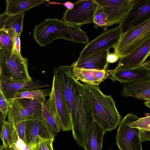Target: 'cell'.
<instances>
[{
  "mask_svg": "<svg viewBox=\"0 0 150 150\" xmlns=\"http://www.w3.org/2000/svg\"><path fill=\"white\" fill-rule=\"evenodd\" d=\"M71 64L54 69L70 115L72 134L79 146L87 150L90 129L94 121L92 109L83 83L77 80Z\"/></svg>",
  "mask_w": 150,
  "mask_h": 150,
  "instance_id": "obj_1",
  "label": "cell"
},
{
  "mask_svg": "<svg viewBox=\"0 0 150 150\" xmlns=\"http://www.w3.org/2000/svg\"><path fill=\"white\" fill-rule=\"evenodd\" d=\"M91 107L94 120L102 128L104 133L115 129L122 119L110 95L104 94L98 86L83 83Z\"/></svg>",
  "mask_w": 150,
  "mask_h": 150,
  "instance_id": "obj_2",
  "label": "cell"
},
{
  "mask_svg": "<svg viewBox=\"0 0 150 150\" xmlns=\"http://www.w3.org/2000/svg\"><path fill=\"white\" fill-rule=\"evenodd\" d=\"M0 76L21 83L33 81L28 72L27 58L8 51L0 44Z\"/></svg>",
  "mask_w": 150,
  "mask_h": 150,
  "instance_id": "obj_3",
  "label": "cell"
},
{
  "mask_svg": "<svg viewBox=\"0 0 150 150\" xmlns=\"http://www.w3.org/2000/svg\"><path fill=\"white\" fill-rule=\"evenodd\" d=\"M150 39V19L121 33L119 40L113 47V53L120 58L132 53Z\"/></svg>",
  "mask_w": 150,
  "mask_h": 150,
  "instance_id": "obj_4",
  "label": "cell"
},
{
  "mask_svg": "<svg viewBox=\"0 0 150 150\" xmlns=\"http://www.w3.org/2000/svg\"><path fill=\"white\" fill-rule=\"evenodd\" d=\"M33 37L36 42L41 47L45 46L58 39L73 41L66 23L57 18L46 19L35 26Z\"/></svg>",
  "mask_w": 150,
  "mask_h": 150,
  "instance_id": "obj_5",
  "label": "cell"
},
{
  "mask_svg": "<svg viewBox=\"0 0 150 150\" xmlns=\"http://www.w3.org/2000/svg\"><path fill=\"white\" fill-rule=\"evenodd\" d=\"M139 117L132 113L122 118L118 125L116 135V144L120 150H142L139 130L128 125Z\"/></svg>",
  "mask_w": 150,
  "mask_h": 150,
  "instance_id": "obj_6",
  "label": "cell"
},
{
  "mask_svg": "<svg viewBox=\"0 0 150 150\" xmlns=\"http://www.w3.org/2000/svg\"><path fill=\"white\" fill-rule=\"evenodd\" d=\"M74 4L72 9H67L64 12L63 21L67 24L81 26L93 23L97 6L95 0H79Z\"/></svg>",
  "mask_w": 150,
  "mask_h": 150,
  "instance_id": "obj_7",
  "label": "cell"
},
{
  "mask_svg": "<svg viewBox=\"0 0 150 150\" xmlns=\"http://www.w3.org/2000/svg\"><path fill=\"white\" fill-rule=\"evenodd\" d=\"M150 19V0H133L129 9L118 26L124 33Z\"/></svg>",
  "mask_w": 150,
  "mask_h": 150,
  "instance_id": "obj_8",
  "label": "cell"
},
{
  "mask_svg": "<svg viewBox=\"0 0 150 150\" xmlns=\"http://www.w3.org/2000/svg\"><path fill=\"white\" fill-rule=\"evenodd\" d=\"M121 33L118 26L104 30L96 38L89 42L80 52L77 61L94 53L113 47L117 42Z\"/></svg>",
  "mask_w": 150,
  "mask_h": 150,
  "instance_id": "obj_9",
  "label": "cell"
},
{
  "mask_svg": "<svg viewBox=\"0 0 150 150\" xmlns=\"http://www.w3.org/2000/svg\"><path fill=\"white\" fill-rule=\"evenodd\" d=\"M133 0H95L102 7L107 16V27L120 24L130 7Z\"/></svg>",
  "mask_w": 150,
  "mask_h": 150,
  "instance_id": "obj_10",
  "label": "cell"
},
{
  "mask_svg": "<svg viewBox=\"0 0 150 150\" xmlns=\"http://www.w3.org/2000/svg\"><path fill=\"white\" fill-rule=\"evenodd\" d=\"M52 88L54 90L57 121L60 129L63 131L71 130L70 112L58 81L54 76Z\"/></svg>",
  "mask_w": 150,
  "mask_h": 150,
  "instance_id": "obj_11",
  "label": "cell"
},
{
  "mask_svg": "<svg viewBox=\"0 0 150 150\" xmlns=\"http://www.w3.org/2000/svg\"><path fill=\"white\" fill-rule=\"evenodd\" d=\"M40 137L45 140L54 139L42 122L40 116L34 115L30 116L25 121L26 144L30 146L35 145L39 142Z\"/></svg>",
  "mask_w": 150,
  "mask_h": 150,
  "instance_id": "obj_12",
  "label": "cell"
},
{
  "mask_svg": "<svg viewBox=\"0 0 150 150\" xmlns=\"http://www.w3.org/2000/svg\"><path fill=\"white\" fill-rule=\"evenodd\" d=\"M50 85H42L33 81L21 83L11 80L0 76V89L9 102L13 99L16 94L25 91L40 89Z\"/></svg>",
  "mask_w": 150,
  "mask_h": 150,
  "instance_id": "obj_13",
  "label": "cell"
},
{
  "mask_svg": "<svg viewBox=\"0 0 150 150\" xmlns=\"http://www.w3.org/2000/svg\"><path fill=\"white\" fill-rule=\"evenodd\" d=\"M48 100L42 103V121L50 134L53 137L60 130L58 124L55 107L54 90L52 88Z\"/></svg>",
  "mask_w": 150,
  "mask_h": 150,
  "instance_id": "obj_14",
  "label": "cell"
},
{
  "mask_svg": "<svg viewBox=\"0 0 150 150\" xmlns=\"http://www.w3.org/2000/svg\"><path fill=\"white\" fill-rule=\"evenodd\" d=\"M150 39L137 50L127 56L120 59L116 67L113 72L117 70L132 69L139 67L150 56Z\"/></svg>",
  "mask_w": 150,
  "mask_h": 150,
  "instance_id": "obj_15",
  "label": "cell"
},
{
  "mask_svg": "<svg viewBox=\"0 0 150 150\" xmlns=\"http://www.w3.org/2000/svg\"><path fill=\"white\" fill-rule=\"evenodd\" d=\"M109 50H105L97 52L80 60L75 61L71 64L72 67L99 71L106 70L109 66L107 57Z\"/></svg>",
  "mask_w": 150,
  "mask_h": 150,
  "instance_id": "obj_16",
  "label": "cell"
},
{
  "mask_svg": "<svg viewBox=\"0 0 150 150\" xmlns=\"http://www.w3.org/2000/svg\"><path fill=\"white\" fill-rule=\"evenodd\" d=\"M113 70V69L102 71L73 67L71 71L77 80L86 84L98 86L111 76Z\"/></svg>",
  "mask_w": 150,
  "mask_h": 150,
  "instance_id": "obj_17",
  "label": "cell"
},
{
  "mask_svg": "<svg viewBox=\"0 0 150 150\" xmlns=\"http://www.w3.org/2000/svg\"><path fill=\"white\" fill-rule=\"evenodd\" d=\"M121 94L138 99L150 100V77L136 81L124 83Z\"/></svg>",
  "mask_w": 150,
  "mask_h": 150,
  "instance_id": "obj_18",
  "label": "cell"
},
{
  "mask_svg": "<svg viewBox=\"0 0 150 150\" xmlns=\"http://www.w3.org/2000/svg\"><path fill=\"white\" fill-rule=\"evenodd\" d=\"M110 78L113 81L124 83L150 77V71L139 67L132 69L117 70L113 72Z\"/></svg>",
  "mask_w": 150,
  "mask_h": 150,
  "instance_id": "obj_19",
  "label": "cell"
},
{
  "mask_svg": "<svg viewBox=\"0 0 150 150\" xmlns=\"http://www.w3.org/2000/svg\"><path fill=\"white\" fill-rule=\"evenodd\" d=\"M43 0H7L5 12L9 15L24 12L44 3Z\"/></svg>",
  "mask_w": 150,
  "mask_h": 150,
  "instance_id": "obj_20",
  "label": "cell"
},
{
  "mask_svg": "<svg viewBox=\"0 0 150 150\" xmlns=\"http://www.w3.org/2000/svg\"><path fill=\"white\" fill-rule=\"evenodd\" d=\"M10 106L7 114L8 121L13 124L25 121L30 115L18 99H14L9 102Z\"/></svg>",
  "mask_w": 150,
  "mask_h": 150,
  "instance_id": "obj_21",
  "label": "cell"
},
{
  "mask_svg": "<svg viewBox=\"0 0 150 150\" xmlns=\"http://www.w3.org/2000/svg\"><path fill=\"white\" fill-rule=\"evenodd\" d=\"M104 134L100 125L94 121L90 130L87 150H102Z\"/></svg>",
  "mask_w": 150,
  "mask_h": 150,
  "instance_id": "obj_22",
  "label": "cell"
},
{
  "mask_svg": "<svg viewBox=\"0 0 150 150\" xmlns=\"http://www.w3.org/2000/svg\"><path fill=\"white\" fill-rule=\"evenodd\" d=\"M24 12L9 15L5 26V29L13 32L20 36L23 31Z\"/></svg>",
  "mask_w": 150,
  "mask_h": 150,
  "instance_id": "obj_23",
  "label": "cell"
},
{
  "mask_svg": "<svg viewBox=\"0 0 150 150\" xmlns=\"http://www.w3.org/2000/svg\"><path fill=\"white\" fill-rule=\"evenodd\" d=\"M51 91L50 88H47L19 93L16 95L14 99L28 98L43 102L47 97L50 96Z\"/></svg>",
  "mask_w": 150,
  "mask_h": 150,
  "instance_id": "obj_24",
  "label": "cell"
},
{
  "mask_svg": "<svg viewBox=\"0 0 150 150\" xmlns=\"http://www.w3.org/2000/svg\"><path fill=\"white\" fill-rule=\"evenodd\" d=\"M23 107L28 112L30 116L37 115L42 117V102L28 98L18 99Z\"/></svg>",
  "mask_w": 150,
  "mask_h": 150,
  "instance_id": "obj_25",
  "label": "cell"
},
{
  "mask_svg": "<svg viewBox=\"0 0 150 150\" xmlns=\"http://www.w3.org/2000/svg\"><path fill=\"white\" fill-rule=\"evenodd\" d=\"M66 24L72 38L73 42L86 44L89 42L88 37L86 32L81 29V26Z\"/></svg>",
  "mask_w": 150,
  "mask_h": 150,
  "instance_id": "obj_26",
  "label": "cell"
},
{
  "mask_svg": "<svg viewBox=\"0 0 150 150\" xmlns=\"http://www.w3.org/2000/svg\"><path fill=\"white\" fill-rule=\"evenodd\" d=\"M14 128L13 124L5 121L2 129L1 138L4 145L6 147L12 146L13 144Z\"/></svg>",
  "mask_w": 150,
  "mask_h": 150,
  "instance_id": "obj_27",
  "label": "cell"
},
{
  "mask_svg": "<svg viewBox=\"0 0 150 150\" xmlns=\"http://www.w3.org/2000/svg\"><path fill=\"white\" fill-rule=\"evenodd\" d=\"M93 23L96 29L103 27L104 30L108 29L107 27L108 24L107 16L103 8L98 4L94 15Z\"/></svg>",
  "mask_w": 150,
  "mask_h": 150,
  "instance_id": "obj_28",
  "label": "cell"
},
{
  "mask_svg": "<svg viewBox=\"0 0 150 150\" xmlns=\"http://www.w3.org/2000/svg\"><path fill=\"white\" fill-rule=\"evenodd\" d=\"M14 37L4 29L0 30V44L11 52L13 50Z\"/></svg>",
  "mask_w": 150,
  "mask_h": 150,
  "instance_id": "obj_29",
  "label": "cell"
},
{
  "mask_svg": "<svg viewBox=\"0 0 150 150\" xmlns=\"http://www.w3.org/2000/svg\"><path fill=\"white\" fill-rule=\"evenodd\" d=\"M146 114L144 117H139L137 120L129 123L128 125L139 130L150 131V115L149 113Z\"/></svg>",
  "mask_w": 150,
  "mask_h": 150,
  "instance_id": "obj_30",
  "label": "cell"
},
{
  "mask_svg": "<svg viewBox=\"0 0 150 150\" xmlns=\"http://www.w3.org/2000/svg\"><path fill=\"white\" fill-rule=\"evenodd\" d=\"M54 139L45 140L39 138V140L35 145L30 146V150H54L53 142Z\"/></svg>",
  "mask_w": 150,
  "mask_h": 150,
  "instance_id": "obj_31",
  "label": "cell"
},
{
  "mask_svg": "<svg viewBox=\"0 0 150 150\" xmlns=\"http://www.w3.org/2000/svg\"><path fill=\"white\" fill-rule=\"evenodd\" d=\"M25 121L13 124V125L19 138L26 144L25 138Z\"/></svg>",
  "mask_w": 150,
  "mask_h": 150,
  "instance_id": "obj_32",
  "label": "cell"
},
{
  "mask_svg": "<svg viewBox=\"0 0 150 150\" xmlns=\"http://www.w3.org/2000/svg\"><path fill=\"white\" fill-rule=\"evenodd\" d=\"M10 106V103L6 98L0 89V110L6 118Z\"/></svg>",
  "mask_w": 150,
  "mask_h": 150,
  "instance_id": "obj_33",
  "label": "cell"
},
{
  "mask_svg": "<svg viewBox=\"0 0 150 150\" xmlns=\"http://www.w3.org/2000/svg\"><path fill=\"white\" fill-rule=\"evenodd\" d=\"M13 140V144H14L20 150H30V146L25 143L19 138L14 128Z\"/></svg>",
  "mask_w": 150,
  "mask_h": 150,
  "instance_id": "obj_34",
  "label": "cell"
},
{
  "mask_svg": "<svg viewBox=\"0 0 150 150\" xmlns=\"http://www.w3.org/2000/svg\"><path fill=\"white\" fill-rule=\"evenodd\" d=\"M20 36L16 35L13 38V52L20 55H21V42Z\"/></svg>",
  "mask_w": 150,
  "mask_h": 150,
  "instance_id": "obj_35",
  "label": "cell"
},
{
  "mask_svg": "<svg viewBox=\"0 0 150 150\" xmlns=\"http://www.w3.org/2000/svg\"><path fill=\"white\" fill-rule=\"evenodd\" d=\"M9 16L5 11L0 15V30L4 29L6 21Z\"/></svg>",
  "mask_w": 150,
  "mask_h": 150,
  "instance_id": "obj_36",
  "label": "cell"
},
{
  "mask_svg": "<svg viewBox=\"0 0 150 150\" xmlns=\"http://www.w3.org/2000/svg\"><path fill=\"white\" fill-rule=\"evenodd\" d=\"M120 59L119 57L116 54L109 52L107 56V60L109 64L113 63L116 62Z\"/></svg>",
  "mask_w": 150,
  "mask_h": 150,
  "instance_id": "obj_37",
  "label": "cell"
},
{
  "mask_svg": "<svg viewBox=\"0 0 150 150\" xmlns=\"http://www.w3.org/2000/svg\"><path fill=\"white\" fill-rule=\"evenodd\" d=\"M6 118L3 113L0 110V138L1 137L2 128L5 121Z\"/></svg>",
  "mask_w": 150,
  "mask_h": 150,
  "instance_id": "obj_38",
  "label": "cell"
},
{
  "mask_svg": "<svg viewBox=\"0 0 150 150\" xmlns=\"http://www.w3.org/2000/svg\"><path fill=\"white\" fill-rule=\"evenodd\" d=\"M140 67H142L144 69L150 71V61L148 60L145 61Z\"/></svg>",
  "mask_w": 150,
  "mask_h": 150,
  "instance_id": "obj_39",
  "label": "cell"
},
{
  "mask_svg": "<svg viewBox=\"0 0 150 150\" xmlns=\"http://www.w3.org/2000/svg\"><path fill=\"white\" fill-rule=\"evenodd\" d=\"M63 5L67 9L69 10L72 9L74 5V3L69 1L64 2Z\"/></svg>",
  "mask_w": 150,
  "mask_h": 150,
  "instance_id": "obj_40",
  "label": "cell"
},
{
  "mask_svg": "<svg viewBox=\"0 0 150 150\" xmlns=\"http://www.w3.org/2000/svg\"><path fill=\"white\" fill-rule=\"evenodd\" d=\"M144 105L150 109V100H146L144 103Z\"/></svg>",
  "mask_w": 150,
  "mask_h": 150,
  "instance_id": "obj_41",
  "label": "cell"
},
{
  "mask_svg": "<svg viewBox=\"0 0 150 150\" xmlns=\"http://www.w3.org/2000/svg\"><path fill=\"white\" fill-rule=\"evenodd\" d=\"M0 150H8V147L3 145H0Z\"/></svg>",
  "mask_w": 150,
  "mask_h": 150,
  "instance_id": "obj_42",
  "label": "cell"
},
{
  "mask_svg": "<svg viewBox=\"0 0 150 150\" xmlns=\"http://www.w3.org/2000/svg\"><path fill=\"white\" fill-rule=\"evenodd\" d=\"M13 150H20V149L14 144L11 146Z\"/></svg>",
  "mask_w": 150,
  "mask_h": 150,
  "instance_id": "obj_43",
  "label": "cell"
},
{
  "mask_svg": "<svg viewBox=\"0 0 150 150\" xmlns=\"http://www.w3.org/2000/svg\"><path fill=\"white\" fill-rule=\"evenodd\" d=\"M8 150H13L12 146H8Z\"/></svg>",
  "mask_w": 150,
  "mask_h": 150,
  "instance_id": "obj_44",
  "label": "cell"
},
{
  "mask_svg": "<svg viewBox=\"0 0 150 150\" xmlns=\"http://www.w3.org/2000/svg\"><path fill=\"white\" fill-rule=\"evenodd\" d=\"M1 69H0V75H1Z\"/></svg>",
  "mask_w": 150,
  "mask_h": 150,
  "instance_id": "obj_45",
  "label": "cell"
}]
</instances>
